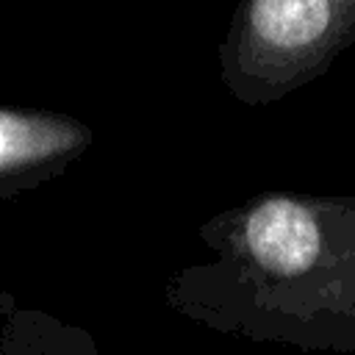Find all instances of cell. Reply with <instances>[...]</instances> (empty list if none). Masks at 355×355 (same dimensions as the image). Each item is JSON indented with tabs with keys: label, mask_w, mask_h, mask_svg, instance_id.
<instances>
[{
	"label": "cell",
	"mask_w": 355,
	"mask_h": 355,
	"mask_svg": "<svg viewBox=\"0 0 355 355\" xmlns=\"http://www.w3.org/2000/svg\"><path fill=\"white\" fill-rule=\"evenodd\" d=\"M208 258L166 277V308L250 344L355 355V194L266 189L197 230Z\"/></svg>",
	"instance_id": "6da1fadb"
},
{
	"label": "cell",
	"mask_w": 355,
	"mask_h": 355,
	"mask_svg": "<svg viewBox=\"0 0 355 355\" xmlns=\"http://www.w3.org/2000/svg\"><path fill=\"white\" fill-rule=\"evenodd\" d=\"M92 141V128L78 116L0 105V200L33 191L64 175Z\"/></svg>",
	"instance_id": "3957f363"
},
{
	"label": "cell",
	"mask_w": 355,
	"mask_h": 355,
	"mask_svg": "<svg viewBox=\"0 0 355 355\" xmlns=\"http://www.w3.org/2000/svg\"><path fill=\"white\" fill-rule=\"evenodd\" d=\"M0 355H103L94 338L50 313L0 302Z\"/></svg>",
	"instance_id": "277c9868"
},
{
	"label": "cell",
	"mask_w": 355,
	"mask_h": 355,
	"mask_svg": "<svg viewBox=\"0 0 355 355\" xmlns=\"http://www.w3.org/2000/svg\"><path fill=\"white\" fill-rule=\"evenodd\" d=\"M355 42V0H239L219 80L241 105H272L322 78Z\"/></svg>",
	"instance_id": "7a4b0ae2"
}]
</instances>
